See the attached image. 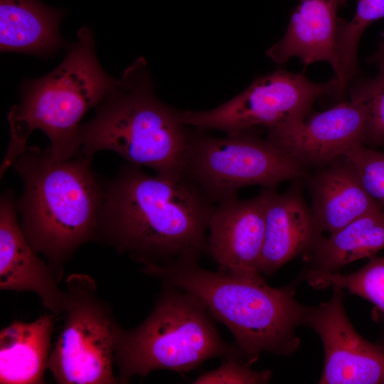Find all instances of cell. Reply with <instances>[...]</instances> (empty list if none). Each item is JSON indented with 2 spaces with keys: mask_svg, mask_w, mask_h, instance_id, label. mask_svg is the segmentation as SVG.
<instances>
[{
  "mask_svg": "<svg viewBox=\"0 0 384 384\" xmlns=\"http://www.w3.org/2000/svg\"><path fill=\"white\" fill-rule=\"evenodd\" d=\"M96 241L145 266L199 261L215 205L183 173L152 176L127 164L103 182Z\"/></svg>",
  "mask_w": 384,
  "mask_h": 384,
  "instance_id": "6da1fadb",
  "label": "cell"
},
{
  "mask_svg": "<svg viewBox=\"0 0 384 384\" xmlns=\"http://www.w3.org/2000/svg\"><path fill=\"white\" fill-rule=\"evenodd\" d=\"M90 162L80 152L57 159L48 147L31 146L12 166L23 184L16 199L22 230L58 281L76 250L97 239L104 191Z\"/></svg>",
  "mask_w": 384,
  "mask_h": 384,
  "instance_id": "7a4b0ae2",
  "label": "cell"
},
{
  "mask_svg": "<svg viewBox=\"0 0 384 384\" xmlns=\"http://www.w3.org/2000/svg\"><path fill=\"white\" fill-rule=\"evenodd\" d=\"M142 271L199 299L230 331L248 365L264 352L289 356L299 346L296 331L306 324L309 307L296 299L289 286L270 287L261 274L208 270L198 261L146 266Z\"/></svg>",
  "mask_w": 384,
  "mask_h": 384,
  "instance_id": "3957f363",
  "label": "cell"
},
{
  "mask_svg": "<svg viewBox=\"0 0 384 384\" xmlns=\"http://www.w3.org/2000/svg\"><path fill=\"white\" fill-rule=\"evenodd\" d=\"M77 35V41L56 68L23 82L20 102L8 114L10 142L1 164V178L26 149L36 129L48 137L50 152L57 159H69L80 151V121L108 95L117 79L101 66L92 31L83 26Z\"/></svg>",
  "mask_w": 384,
  "mask_h": 384,
  "instance_id": "277c9868",
  "label": "cell"
},
{
  "mask_svg": "<svg viewBox=\"0 0 384 384\" xmlns=\"http://www.w3.org/2000/svg\"><path fill=\"white\" fill-rule=\"evenodd\" d=\"M180 112L157 97L140 57L117 79L95 116L81 124L80 152L92 159L98 151H112L158 174H182L187 129Z\"/></svg>",
  "mask_w": 384,
  "mask_h": 384,
  "instance_id": "5b68a950",
  "label": "cell"
},
{
  "mask_svg": "<svg viewBox=\"0 0 384 384\" xmlns=\"http://www.w3.org/2000/svg\"><path fill=\"white\" fill-rule=\"evenodd\" d=\"M163 287L149 315L131 329L119 327L114 346L117 380L124 384L159 370L185 373L217 358L244 359L225 341L205 305L172 285Z\"/></svg>",
  "mask_w": 384,
  "mask_h": 384,
  "instance_id": "8992f818",
  "label": "cell"
},
{
  "mask_svg": "<svg viewBox=\"0 0 384 384\" xmlns=\"http://www.w3.org/2000/svg\"><path fill=\"white\" fill-rule=\"evenodd\" d=\"M186 132L182 173L215 204L258 185L275 189L286 181H301L305 167L250 130L216 137L192 127Z\"/></svg>",
  "mask_w": 384,
  "mask_h": 384,
  "instance_id": "52a82bcc",
  "label": "cell"
},
{
  "mask_svg": "<svg viewBox=\"0 0 384 384\" xmlns=\"http://www.w3.org/2000/svg\"><path fill=\"white\" fill-rule=\"evenodd\" d=\"M64 321L48 369L59 384H116L114 346L121 326L85 274L66 279Z\"/></svg>",
  "mask_w": 384,
  "mask_h": 384,
  "instance_id": "ba28073f",
  "label": "cell"
},
{
  "mask_svg": "<svg viewBox=\"0 0 384 384\" xmlns=\"http://www.w3.org/2000/svg\"><path fill=\"white\" fill-rule=\"evenodd\" d=\"M343 95L335 76L316 82L304 74L279 69L256 78L243 92L215 108L180 114L185 125L230 134L299 121L309 114L317 100Z\"/></svg>",
  "mask_w": 384,
  "mask_h": 384,
  "instance_id": "9c48e42d",
  "label": "cell"
},
{
  "mask_svg": "<svg viewBox=\"0 0 384 384\" xmlns=\"http://www.w3.org/2000/svg\"><path fill=\"white\" fill-rule=\"evenodd\" d=\"M331 299L309 307L306 324L319 336L324 350L320 384H384V347L357 333L343 304L342 289L333 286Z\"/></svg>",
  "mask_w": 384,
  "mask_h": 384,
  "instance_id": "30bf717a",
  "label": "cell"
},
{
  "mask_svg": "<svg viewBox=\"0 0 384 384\" xmlns=\"http://www.w3.org/2000/svg\"><path fill=\"white\" fill-rule=\"evenodd\" d=\"M366 109L358 97L321 112L267 129V140L291 159L306 165H326L364 144Z\"/></svg>",
  "mask_w": 384,
  "mask_h": 384,
  "instance_id": "8fae6325",
  "label": "cell"
},
{
  "mask_svg": "<svg viewBox=\"0 0 384 384\" xmlns=\"http://www.w3.org/2000/svg\"><path fill=\"white\" fill-rule=\"evenodd\" d=\"M265 196L237 197L215 205L207 238V254L219 271L257 276L265 241Z\"/></svg>",
  "mask_w": 384,
  "mask_h": 384,
  "instance_id": "7c38bea8",
  "label": "cell"
},
{
  "mask_svg": "<svg viewBox=\"0 0 384 384\" xmlns=\"http://www.w3.org/2000/svg\"><path fill=\"white\" fill-rule=\"evenodd\" d=\"M58 282L26 239L14 193L4 191L0 199V289L34 293L55 315L63 312L67 300L66 291L59 288Z\"/></svg>",
  "mask_w": 384,
  "mask_h": 384,
  "instance_id": "4fadbf2b",
  "label": "cell"
},
{
  "mask_svg": "<svg viewBox=\"0 0 384 384\" xmlns=\"http://www.w3.org/2000/svg\"><path fill=\"white\" fill-rule=\"evenodd\" d=\"M265 234L260 273L271 276L287 262L310 252L322 238L299 186L284 193L264 188Z\"/></svg>",
  "mask_w": 384,
  "mask_h": 384,
  "instance_id": "5bb4252c",
  "label": "cell"
},
{
  "mask_svg": "<svg viewBox=\"0 0 384 384\" xmlns=\"http://www.w3.org/2000/svg\"><path fill=\"white\" fill-rule=\"evenodd\" d=\"M346 0H299L283 37L266 53L277 64L294 57L305 66L324 61L336 77L338 65L335 40L339 8Z\"/></svg>",
  "mask_w": 384,
  "mask_h": 384,
  "instance_id": "9a60e30c",
  "label": "cell"
},
{
  "mask_svg": "<svg viewBox=\"0 0 384 384\" xmlns=\"http://www.w3.org/2000/svg\"><path fill=\"white\" fill-rule=\"evenodd\" d=\"M308 178L311 210L324 231L333 233L366 213L383 209L365 189L343 155Z\"/></svg>",
  "mask_w": 384,
  "mask_h": 384,
  "instance_id": "2e32d148",
  "label": "cell"
},
{
  "mask_svg": "<svg viewBox=\"0 0 384 384\" xmlns=\"http://www.w3.org/2000/svg\"><path fill=\"white\" fill-rule=\"evenodd\" d=\"M54 316L15 321L0 333V383L42 384L50 354Z\"/></svg>",
  "mask_w": 384,
  "mask_h": 384,
  "instance_id": "e0dca14e",
  "label": "cell"
},
{
  "mask_svg": "<svg viewBox=\"0 0 384 384\" xmlns=\"http://www.w3.org/2000/svg\"><path fill=\"white\" fill-rule=\"evenodd\" d=\"M62 10L40 0H0V50L48 55L65 46L59 26Z\"/></svg>",
  "mask_w": 384,
  "mask_h": 384,
  "instance_id": "ac0fdd59",
  "label": "cell"
},
{
  "mask_svg": "<svg viewBox=\"0 0 384 384\" xmlns=\"http://www.w3.org/2000/svg\"><path fill=\"white\" fill-rule=\"evenodd\" d=\"M384 248V209L375 210L350 222L320 239L304 255L306 272L332 273L343 266L370 257Z\"/></svg>",
  "mask_w": 384,
  "mask_h": 384,
  "instance_id": "d6986e66",
  "label": "cell"
},
{
  "mask_svg": "<svg viewBox=\"0 0 384 384\" xmlns=\"http://www.w3.org/2000/svg\"><path fill=\"white\" fill-rule=\"evenodd\" d=\"M384 18V0H357L355 14L350 21L338 19L335 50L338 65L336 77L343 92L358 72L357 51L366 28Z\"/></svg>",
  "mask_w": 384,
  "mask_h": 384,
  "instance_id": "ffe728a7",
  "label": "cell"
},
{
  "mask_svg": "<svg viewBox=\"0 0 384 384\" xmlns=\"http://www.w3.org/2000/svg\"><path fill=\"white\" fill-rule=\"evenodd\" d=\"M305 278L314 288L337 286L361 297L384 313V257H375L359 270L348 274L306 272Z\"/></svg>",
  "mask_w": 384,
  "mask_h": 384,
  "instance_id": "44dd1931",
  "label": "cell"
},
{
  "mask_svg": "<svg viewBox=\"0 0 384 384\" xmlns=\"http://www.w3.org/2000/svg\"><path fill=\"white\" fill-rule=\"evenodd\" d=\"M350 95L360 99L366 109L364 145L378 146L384 144V70L372 78L357 81Z\"/></svg>",
  "mask_w": 384,
  "mask_h": 384,
  "instance_id": "7402d4cb",
  "label": "cell"
},
{
  "mask_svg": "<svg viewBox=\"0 0 384 384\" xmlns=\"http://www.w3.org/2000/svg\"><path fill=\"white\" fill-rule=\"evenodd\" d=\"M344 156L356 167L366 191L384 209V151L359 144Z\"/></svg>",
  "mask_w": 384,
  "mask_h": 384,
  "instance_id": "603a6c76",
  "label": "cell"
},
{
  "mask_svg": "<svg viewBox=\"0 0 384 384\" xmlns=\"http://www.w3.org/2000/svg\"><path fill=\"white\" fill-rule=\"evenodd\" d=\"M272 371H255L242 364L237 358H223L221 365L215 369L201 374L193 384H262L272 378Z\"/></svg>",
  "mask_w": 384,
  "mask_h": 384,
  "instance_id": "cb8c5ba5",
  "label": "cell"
},
{
  "mask_svg": "<svg viewBox=\"0 0 384 384\" xmlns=\"http://www.w3.org/2000/svg\"><path fill=\"white\" fill-rule=\"evenodd\" d=\"M384 58V33L382 35V39L380 41L375 53L369 58L368 61L370 63L375 64L377 62Z\"/></svg>",
  "mask_w": 384,
  "mask_h": 384,
  "instance_id": "d4e9b609",
  "label": "cell"
},
{
  "mask_svg": "<svg viewBox=\"0 0 384 384\" xmlns=\"http://www.w3.org/2000/svg\"><path fill=\"white\" fill-rule=\"evenodd\" d=\"M378 70H384V58L375 64Z\"/></svg>",
  "mask_w": 384,
  "mask_h": 384,
  "instance_id": "484cf974",
  "label": "cell"
}]
</instances>
